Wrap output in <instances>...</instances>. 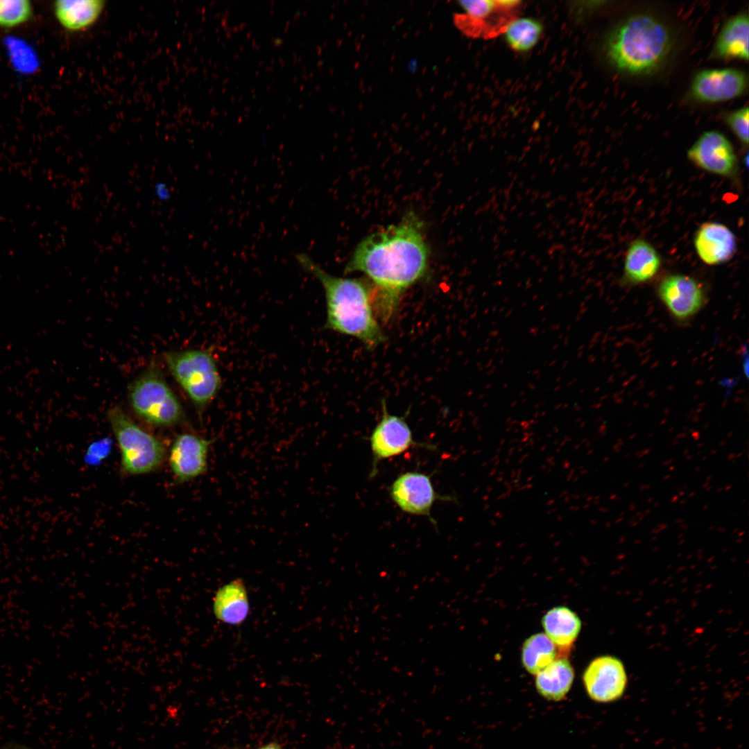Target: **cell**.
Wrapping results in <instances>:
<instances>
[{
    "label": "cell",
    "instance_id": "cell-1",
    "mask_svg": "<svg viewBox=\"0 0 749 749\" xmlns=\"http://www.w3.org/2000/svg\"><path fill=\"white\" fill-rule=\"evenodd\" d=\"M428 259L422 223L409 213L397 224L363 239L344 271L366 275L373 288V307L387 322L397 313L404 293L425 275Z\"/></svg>",
    "mask_w": 749,
    "mask_h": 749
},
{
    "label": "cell",
    "instance_id": "cell-2",
    "mask_svg": "<svg viewBox=\"0 0 749 749\" xmlns=\"http://www.w3.org/2000/svg\"><path fill=\"white\" fill-rule=\"evenodd\" d=\"M296 261L320 282L325 292V328L355 337L369 350L386 341L376 319L371 282L337 277L328 273L307 254L296 255Z\"/></svg>",
    "mask_w": 749,
    "mask_h": 749
},
{
    "label": "cell",
    "instance_id": "cell-3",
    "mask_svg": "<svg viewBox=\"0 0 749 749\" xmlns=\"http://www.w3.org/2000/svg\"><path fill=\"white\" fill-rule=\"evenodd\" d=\"M673 45V35L666 24L651 14L637 13L611 30L604 51L616 70L630 76H646L664 64Z\"/></svg>",
    "mask_w": 749,
    "mask_h": 749
},
{
    "label": "cell",
    "instance_id": "cell-4",
    "mask_svg": "<svg viewBox=\"0 0 749 749\" xmlns=\"http://www.w3.org/2000/svg\"><path fill=\"white\" fill-rule=\"evenodd\" d=\"M164 357L171 375L201 417L222 388L215 356L209 350L189 349L167 352Z\"/></svg>",
    "mask_w": 749,
    "mask_h": 749
},
{
    "label": "cell",
    "instance_id": "cell-5",
    "mask_svg": "<svg viewBox=\"0 0 749 749\" xmlns=\"http://www.w3.org/2000/svg\"><path fill=\"white\" fill-rule=\"evenodd\" d=\"M128 398L134 413L149 424L170 427L186 420L180 400L155 364L129 385Z\"/></svg>",
    "mask_w": 749,
    "mask_h": 749
},
{
    "label": "cell",
    "instance_id": "cell-6",
    "mask_svg": "<svg viewBox=\"0 0 749 749\" xmlns=\"http://www.w3.org/2000/svg\"><path fill=\"white\" fill-rule=\"evenodd\" d=\"M107 417L119 448L124 474H146L162 465L166 450L157 438L140 427L118 406L110 408Z\"/></svg>",
    "mask_w": 749,
    "mask_h": 749
},
{
    "label": "cell",
    "instance_id": "cell-7",
    "mask_svg": "<svg viewBox=\"0 0 749 749\" xmlns=\"http://www.w3.org/2000/svg\"><path fill=\"white\" fill-rule=\"evenodd\" d=\"M465 13L454 15L456 26L472 38L492 39L503 33L516 17L520 1H459Z\"/></svg>",
    "mask_w": 749,
    "mask_h": 749
},
{
    "label": "cell",
    "instance_id": "cell-8",
    "mask_svg": "<svg viewBox=\"0 0 749 749\" xmlns=\"http://www.w3.org/2000/svg\"><path fill=\"white\" fill-rule=\"evenodd\" d=\"M381 417L369 437L372 454L370 479L377 475L378 464L382 460L399 456L411 447L436 449L433 445L415 441L405 417L390 414L384 400L381 401Z\"/></svg>",
    "mask_w": 749,
    "mask_h": 749
},
{
    "label": "cell",
    "instance_id": "cell-9",
    "mask_svg": "<svg viewBox=\"0 0 749 749\" xmlns=\"http://www.w3.org/2000/svg\"><path fill=\"white\" fill-rule=\"evenodd\" d=\"M388 492L390 498L401 510L427 517L436 527V522L431 514L435 501H456L454 497L437 493L431 476L417 471L399 474L388 488Z\"/></svg>",
    "mask_w": 749,
    "mask_h": 749
},
{
    "label": "cell",
    "instance_id": "cell-10",
    "mask_svg": "<svg viewBox=\"0 0 749 749\" xmlns=\"http://www.w3.org/2000/svg\"><path fill=\"white\" fill-rule=\"evenodd\" d=\"M583 681L590 699L608 703L619 699L623 694L628 677L622 662L611 655L593 660L585 669Z\"/></svg>",
    "mask_w": 749,
    "mask_h": 749
},
{
    "label": "cell",
    "instance_id": "cell-11",
    "mask_svg": "<svg viewBox=\"0 0 749 749\" xmlns=\"http://www.w3.org/2000/svg\"><path fill=\"white\" fill-rule=\"evenodd\" d=\"M215 440L189 432L175 436L169 463L176 483L191 481L207 472L209 447Z\"/></svg>",
    "mask_w": 749,
    "mask_h": 749
},
{
    "label": "cell",
    "instance_id": "cell-12",
    "mask_svg": "<svg viewBox=\"0 0 749 749\" xmlns=\"http://www.w3.org/2000/svg\"><path fill=\"white\" fill-rule=\"evenodd\" d=\"M657 294L671 315L685 322L694 316L704 306L705 294L699 282L683 274H672L662 279Z\"/></svg>",
    "mask_w": 749,
    "mask_h": 749
},
{
    "label": "cell",
    "instance_id": "cell-13",
    "mask_svg": "<svg viewBox=\"0 0 749 749\" xmlns=\"http://www.w3.org/2000/svg\"><path fill=\"white\" fill-rule=\"evenodd\" d=\"M748 84L746 74L737 69H703L694 76L690 94L700 102L727 101L742 95L747 89Z\"/></svg>",
    "mask_w": 749,
    "mask_h": 749
},
{
    "label": "cell",
    "instance_id": "cell-14",
    "mask_svg": "<svg viewBox=\"0 0 749 749\" xmlns=\"http://www.w3.org/2000/svg\"><path fill=\"white\" fill-rule=\"evenodd\" d=\"M689 160L698 168L718 175L732 176L737 157L730 140L716 130L703 132L687 151Z\"/></svg>",
    "mask_w": 749,
    "mask_h": 749
},
{
    "label": "cell",
    "instance_id": "cell-15",
    "mask_svg": "<svg viewBox=\"0 0 749 749\" xmlns=\"http://www.w3.org/2000/svg\"><path fill=\"white\" fill-rule=\"evenodd\" d=\"M696 252L707 265L714 266L730 260L737 250V239L725 225L714 221L700 225L694 239Z\"/></svg>",
    "mask_w": 749,
    "mask_h": 749
},
{
    "label": "cell",
    "instance_id": "cell-16",
    "mask_svg": "<svg viewBox=\"0 0 749 749\" xmlns=\"http://www.w3.org/2000/svg\"><path fill=\"white\" fill-rule=\"evenodd\" d=\"M749 20L747 12L731 17L721 28L711 55L719 59L748 60Z\"/></svg>",
    "mask_w": 749,
    "mask_h": 749
},
{
    "label": "cell",
    "instance_id": "cell-17",
    "mask_svg": "<svg viewBox=\"0 0 749 749\" xmlns=\"http://www.w3.org/2000/svg\"><path fill=\"white\" fill-rule=\"evenodd\" d=\"M105 7V2L102 0H58L53 6L57 21L62 28L72 32L93 26Z\"/></svg>",
    "mask_w": 749,
    "mask_h": 749
},
{
    "label": "cell",
    "instance_id": "cell-18",
    "mask_svg": "<svg viewBox=\"0 0 749 749\" xmlns=\"http://www.w3.org/2000/svg\"><path fill=\"white\" fill-rule=\"evenodd\" d=\"M661 259L656 249L644 239H636L629 246L624 261L623 279L636 285L647 282L658 272Z\"/></svg>",
    "mask_w": 749,
    "mask_h": 749
},
{
    "label": "cell",
    "instance_id": "cell-19",
    "mask_svg": "<svg viewBox=\"0 0 749 749\" xmlns=\"http://www.w3.org/2000/svg\"><path fill=\"white\" fill-rule=\"evenodd\" d=\"M216 618L225 623H242L250 612L248 593L243 583L236 579L219 588L213 600Z\"/></svg>",
    "mask_w": 749,
    "mask_h": 749
},
{
    "label": "cell",
    "instance_id": "cell-20",
    "mask_svg": "<svg viewBox=\"0 0 749 749\" xmlns=\"http://www.w3.org/2000/svg\"><path fill=\"white\" fill-rule=\"evenodd\" d=\"M535 675L538 694L547 700L558 702L565 698L570 691L574 670L566 657H558Z\"/></svg>",
    "mask_w": 749,
    "mask_h": 749
},
{
    "label": "cell",
    "instance_id": "cell-21",
    "mask_svg": "<svg viewBox=\"0 0 749 749\" xmlns=\"http://www.w3.org/2000/svg\"><path fill=\"white\" fill-rule=\"evenodd\" d=\"M542 623L544 634L566 655L581 629V621L577 614L567 607H556L544 615Z\"/></svg>",
    "mask_w": 749,
    "mask_h": 749
},
{
    "label": "cell",
    "instance_id": "cell-22",
    "mask_svg": "<svg viewBox=\"0 0 749 749\" xmlns=\"http://www.w3.org/2000/svg\"><path fill=\"white\" fill-rule=\"evenodd\" d=\"M557 648L544 633L531 636L522 646V662L524 667L529 673L537 675L559 657Z\"/></svg>",
    "mask_w": 749,
    "mask_h": 749
},
{
    "label": "cell",
    "instance_id": "cell-23",
    "mask_svg": "<svg viewBox=\"0 0 749 749\" xmlns=\"http://www.w3.org/2000/svg\"><path fill=\"white\" fill-rule=\"evenodd\" d=\"M542 31L543 26L537 20L530 17H516L508 24L503 33L512 50L524 53L536 45Z\"/></svg>",
    "mask_w": 749,
    "mask_h": 749
},
{
    "label": "cell",
    "instance_id": "cell-24",
    "mask_svg": "<svg viewBox=\"0 0 749 749\" xmlns=\"http://www.w3.org/2000/svg\"><path fill=\"white\" fill-rule=\"evenodd\" d=\"M33 12L28 0H0V27L18 26L28 21Z\"/></svg>",
    "mask_w": 749,
    "mask_h": 749
},
{
    "label": "cell",
    "instance_id": "cell-25",
    "mask_svg": "<svg viewBox=\"0 0 749 749\" xmlns=\"http://www.w3.org/2000/svg\"><path fill=\"white\" fill-rule=\"evenodd\" d=\"M748 107H742L732 111L725 117V122L736 137L744 145L748 144Z\"/></svg>",
    "mask_w": 749,
    "mask_h": 749
},
{
    "label": "cell",
    "instance_id": "cell-26",
    "mask_svg": "<svg viewBox=\"0 0 749 749\" xmlns=\"http://www.w3.org/2000/svg\"><path fill=\"white\" fill-rule=\"evenodd\" d=\"M153 193L155 198L162 202L167 201L171 196L170 188L165 182H158L154 184Z\"/></svg>",
    "mask_w": 749,
    "mask_h": 749
},
{
    "label": "cell",
    "instance_id": "cell-27",
    "mask_svg": "<svg viewBox=\"0 0 749 749\" xmlns=\"http://www.w3.org/2000/svg\"><path fill=\"white\" fill-rule=\"evenodd\" d=\"M0 749H32L18 743H7Z\"/></svg>",
    "mask_w": 749,
    "mask_h": 749
},
{
    "label": "cell",
    "instance_id": "cell-28",
    "mask_svg": "<svg viewBox=\"0 0 749 749\" xmlns=\"http://www.w3.org/2000/svg\"><path fill=\"white\" fill-rule=\"evenodd\" d=\"M259 749H282V748L277 744L270 743L260 748Z\"/></svg>",
    "mask_w": 749,
    "mask_h": 749
}]
</instances>
